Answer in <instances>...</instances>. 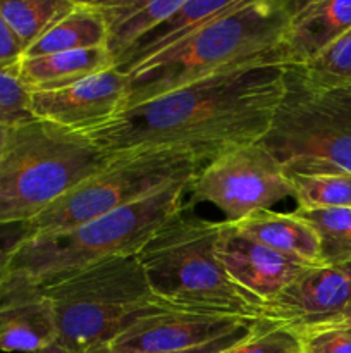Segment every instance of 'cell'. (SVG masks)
Listing matches in <instances>:
<instances>
[{
    "instance_id": "1",
    "label": "cell",
    "mask_w": 351,
    "mask_h": 353,
    "mask_svg": "<svg viewBox=\"0 0 351 353\" xmlns=\"http://www.w3.org/2000/svg\"><path fill=\"white\" fill-rule=\"evenodd\" d=\"M284 92V68L224 72L124 110L85 134L109 155L179 150L203 165L267 134Z\"/></svg>"
},
{
    "instance_id": "2",
    "label": "cell",
    "mask_w": 351,
    "mask_h": 353,
    "mask_svg": "<svg viewBox=\"0 0 351 353\" xmlns=\"http://www.w3.org/2000/svg\"><path fill=\"white\" fill-rule=\"evenodd\" d=\"M296 2L246 0L171 50L127 72L124 110L191 83L257 65H281L279 43Z\"/></svg>"
},
{
    "instance_id": "3",
    "label": "cell",
    "mask_w": 351,
    "mask_h": 353,
    "mask_svg": "<svg viewBox=\"0 0 351 353\" xmlns=\"http://www.w3.org/2000/svg\"><path fill=\"white\" fill-rule=\"evenodd\" d=\"M222 221L186 216L162 226L136 255L157 299L182 312L262 319V303L226 274L217 259Z\"/></svg>"
},
{
    "instance_id": "4",
    "label": "cell",
    "mask_w": 351,
    "mask_h": 353,
    "mask_svg": "<svg viewBox=\"0 0 351 353\" xmlns=\"http://www.w3.org/2000/svg\"><path fill=\"white\" fill-rule=\"evenodd\" d=\"M191 181L174 183L72 230L30 236L16 250L7 274L45 286L105 259L134 257L162 226L184 210Z\"/></svg>"
},
{
    "instance_id": "5",
    "label": "cell",
    "mask_w": 351,
    "mask_h": 353,
    "mask_svg": "<svg viewBox=\"0 0 351 353\" xmlns=\"http://www.w3.org/2000/svg\"><path fill=\"white\" fill-rule=\"evenodd\" d=\"M57 324V341L74 353L107 347L140 321L171 312L151 292L134 257H110L41 286Z\"/></svg>"
},
{
    "instance_id": "6",
    "label": "cell",
    "mask_w": 351,
    "mask_h": 353,
    "mask_svg": "<svg viewBox=\"0 0 351 353\" xmlns=\"http://www.w3.org/2000/svg\"><path fill=\"white\" fill-rule=\"evenodd\" d=\"M112 159L83 133L43 121L16 126L0 161V223H31Z\"/></svg>"
},
{
    "instance_id": "7",
    "label": "cell",
    "mask_w": 351,
    "mask_h": 353,
    "mask_svg": "<svg viewBox=\"0 0 351 353\" xmlns=\"http://www.w3.org/2000/svg\"><path fill=\"white\" fill-rule=\"evenodd\" d=\"M260 143L288 172L351 174V83L323 88L284 68V92Z\"/></svg>"
},
{
    "instance_id": "8",
    "label": "cell",
    "mask_w": 351,
    "mask_h": 353,
    "mask_svg": "<svg viewBox=\"0 0 351 353\" xmlns=\"http://www.w3.org/2000/svg\"><path fill=\"white\" fill-rule=\"evenodd\" d=\"M203 168L179 150H143L112 161L31 221V236L62 233L147 199L167 186L193 179Z\"/></svg>"
},
{
    "instance_id": "9",
    "label": "cell",
    "mask_w": 351,
    "mask_h": 353,
    "mask_svg": "<svg viewBox=\"0 0 351 353\" xmlns=\"http://www.w3.org/2000/svg\"><path fill=\"white\" fill-rule=\"evenodd\" d=\"M189 210L196 203H212L224 223L236 224L286 199H292L288 171L260 143L243 145L203 165L188 188Z\"/></svg>"
},
{
    "instance_id": "10",
    "label": "cell",
    "mask_w": 351,
    "mask_h": 353,
    "mask_svg": "<svg viewBox=\"0 0 351 353\" xmlns=\"http://www.w3.org/2000/svg\"><path fill=\"white\" fill-rule=\"evenodd\" d=\"M351 307V264L317 265L303 271L262 309V321L291 330L322 326Z\"/></svg>"
},
{
    "instance_id": "11",
    "label": "cell",
    "mask_w": 351,
    "mask_h": 353,
    "mask_svg": "<svg viewBox=\"0 0 351 353\" xmlns=\"http://www.w3.org/2000/svg\"><path fill=\"white\" fill-rule=\"evenodd\" d=\"M126 92L127 76L114 68L65 88L33 92L31 112L36 121L86 133L123 112Z\"/></svg>"
},
{
    "instance_id": "12",
    "label": "cell",
    "mask_w": 351,
    "mask_h": 353,
    "mask_svg": "<svg viewBox=\"0 0 351 353\" xmlns=\"http://www.w3.org/2000/svg\"><path fill=\"white\" fill-rule=\"evenodd\" d=\"M257 321L260 319L171 310L140 321L107 348L112 353L184 352L219 340Z\"/></svg>"
},
{
    "instance_id": "13",
    "label": "cell",
    "mask_w": 351,
    "mask_h": 353,
    "mask_svg": "<svg viewBox=\"0 0 351 353\" xmlns=\"http://www.w3.org/2000/svg\"><path fill=\"white\" fill-rule=\"evenodd\" d=\"M217 259L234 285L257 299L262 309L308 269L243 236L224 221L217 243Z\"/></svg>"
},
{
    "instance_id": "14",
    "label": "cell",
    "mask_w": 351,
    "mask_h": 353,
    "mask_svg": "<svg viewBox=\"0 0 351 353\" xmlns=\"http://www.w3.org/2000/svg\"><path fill=\"white\" fill-rule=\"evenodd\" d=\"M54 341L57 324L41 286L6 274L0 286V352L34 353Z\"/></svg>"
},
{
    "instance_id": "15",
    "label": "cell",
    "mask_w": 351,
    "mask_h": 353,
    "mask_svg": "<svg viewBox=\"0 0 351 353\" xmlns=\"http://www.w3.org/2000/svg\"><path fill=\"white\" fill-rule=\"evenodd\" d=\"M348 30H351V0L296 3L279 43L282 68H305Z\"/></svg>"
},
{
    "instance_id": "16",
    "label": "cell",
    "mask_w": 351,
    "mask_h": 353,
    "mask_svg": "<svg viewBox=\"0 0 351 353\" xmlns=\"http://www.w3.org/2000/svg\"><path fill=\"white\" fill-rule=\"evenodd\" d=\"M246 0H182L179 9L165 17L143 40L134 45L117 64V71L127 72L148 59L178 47L188 40L200 28L206 26L217 17L241 7Z\"/></svg>"
},
{
    "instance_id": "17",
    "label": "cell",
    "mask_w": 351,
    "mask_h": 353,
    "mask_svg": "<svg viewBox=\"0 0 351 353\" xmlns=\"http://www.w3.org/2000/svg\"><path fill=\"white\" fill-rule=\"evenodd\" d=\"M237 233L306 268L322 265L320 241L308 223L295 212L260 210L236 224Z\"/></svg>"
},
{
    "instance_id": "18",
    "label": "cell",
    "mask_w": 351,
    "mask_h": 353,
    "mask_svg": "<svg viewBox=\"0 0 351 353\" xmlns=\"http://www.w3.org/2000/svg\"><path fill=\"white\" fill-rule=\"evenodd\" d=\"M105 26V48L117 64L182 0H102L93 2Z\"/></svg>"
},
{
    "instance_id": "19",
    "label": "cell",
    "mask_w": 351,
    "mask_h": 353,
    "mask_svg": "<svg viewBox=\"0 0 351 353\" xmlns=\"http://www.w3.org/2000/svg\"><path fill=\"white\" fill-rule=\"evenodd\" d=\"M116 68L107 48L21 57L19 74L31 93L61 90Z\"/></svg>"
},
{
    "instance_id": "20",
    "label": "cell",
    "mask_w": 351,
    "mask_h": 353,
    "mask_svg": "<svg viewBox=\"0 0 351 353\" xmlns=\"http://www.w3.org/2000/svg\"><path fill=\"white\" fill-rule=\"evenodd\" d=\"M105 48V26L92 2H76L74 9L58 19L24 50L23 57L61 54V52Z\"/></svg>"
},
{
    "instance_id": "21",
    "label": "cell",
    "mask_w": 351,
    "mask_h": 353,
    "mask_svg": "<svg viewBox=\"0 0 351 353\" xmlns=\"http://www.w3.org/2000/svg\"><path fill=\"white\" fill-rule=\"evenodd\" d=\"M78 0H0V14L24 50L74 9Z\"/></svg>"
},
{
    "instance_id": "22",
    "label": "cell",
    "mask_w": 351,
    "mask_h": 353,
    "mask_svg": "<svg viewBox=\"0 0 351 353\" xmlns=\"http://www.w3.org/2000/svg\"><path fill=\"white\" fill-rule=\"evenodd\" d=\"M292 212L319 236L322 265L351 264V207L295 209Z\"/></svg>"
},
{
    "instance_id": "23",
    "label": "cell",
    "mask_w": 351,
    "mask_h": 353,
    "mask_svg": "<svg viewBox=\"0 0 351 353\" xmlns=\"http://www.w3.org/2000/svg\"><path fill=\"white\" fill-rule=\"evenodd\" d=\"M296 209L351 207V174L344 172H288Z\"/></svg>"
},
{
    "instance_id": "24",
    "label": "cell",
    "mask_w": 351,
    "mask_h": 353,
    "mask_svg": "<svg viewBox=\"0 0 351 353\" xmlns=\"http://www.w3.org/2000/svg\"><path fill=\"white\" fill-rule=\"evenodd\" d=\"M31 92L19 74V59L0 62V126H23L33 123Z\"/></svg>"
},
{
    "instance_id": "25",
    "label": "cell",
    "mask_w": 351,
    "mask_h": 353,
    "mask_svg": "<svg viewBox=\"0 0 351 353\" xmlns=\"http://www.w3.org/2000/svg\"><path fill=\"white\" fill-rule=\"evenodd\" d=\"M310 83L317 86H341L351 83V30L334 41L322 55L299 68Z\"/></svg>"
},
{
    "instance_id": "26",
    "label": "cell",
    "mask_w": 351,
    "mask_h": 353,
    "mask_svg": "<svg viewBox=\"0 0 351 353\" xmlns=\"http://www.w3.org/2000/svg\"><path fill=\"white\" fill-rule=\"evenodd\" d=\"M224 353H301V343L291 327L260 319L243 341Z\"/></svg>"
},
{
    "instance_id": "27",
    "label": "cell",
    "mask_w": 351,
    "mask_h": 353,
    "mask_svg": "<svg viewBox=\"0 0 351 353\" xmlns=\"http://www.w3.org/2000/svg\"><path fill=\"white\" fill-rule=\"evenodd\" d=\"M299 338L301 353H351V330L339 324L292 330Z\"/></svg>"
},
{
    "instance_id": "28",
    "label": "cell",
    "mask_w": 351,
    "mask_h": 353,
    "mask_svg": "<svg viewBox=\"0 0 351 353\" xmlns=\"http://www.w3.org/2000/svg\"><path fill=\"white\" fill-rule=\"evenodd\" d=\"M30 236V223H0V286H2L14 254Z\"/></svg>"
},
{
    "instance_id": "29",
    "label": "cell",
    "mask_w": 351,
    "mask_h": 353,
    "mask_svg": "<svg viewBox=\"0 0 351 353\" xmlns=\"http://www.w3.org/2000/svg\"><path fill=\"white\" fill-rule=\"evenodd\" d=\"M257 323L250 324V326L241 327V330L233 331V333L226 334V336L219 338V340H215V341H210V343H206V345H202V347H196V348H191V350H184V352H171V353H224V352L229 350V348H233L234 345L240 343V341H243L244 338H246L248 334L253 331V327L257 326ZM88 353H112V352H110L107 347H102V348H96V350H92Z\"/></svg>"
},
{
    "instance_id": "30",
    "label": "cell",
    "mask_w": 351,
    "mask_h": 353,
    "mask_svg": "<svg viewBox=\"0 0 351 353\" xmlns=\"http://www.w3.org/2000/svg\"><path fill=\"white\" fill-rule=\"evenodd\" d=\"M23 43L17 40L14 31L10 30L9 24L6 23V19L0 14V62L17 61V59L23 57Z\"/></svg>"
},
{
    "instance_id": "31",
    "label": "cell",
    "mask_w": 351,
    "mask_h": 353,
    "mask_svg": "<svg viewBox=\"0 0 351 353\" xmlns=\"http://www.w3.org/2000/svg\"><path fill=\"white\" fill-rule=\"evenodd\" d=\"M14 128L10 126H0V161H2L3 154L7 150V145L10 141V134H12Z\"/></svg>"
},
{
    "instance_id": "32",
    "label": "cell",
    "mask_w": 351,
    "mask_h": 353,
    "mask_svg": "<svg viewBox=\"0 0 351 353\" xmlns=\"http://www.w3.org/2000/svg\"><path fill=\"white\" fill-rule=\"evenodd\" d=\"M34 353H74V352H71V350H67V348H65V347H62V345L58 343V341H54V343H52V345H48V347L41 348V350H38V352H34Z\"/></svg>"
},
{
    "instance_id": "33",
    "label": "cell",
    "mask_w": 351,
    "mask_h": 353,
    "mask_svg": "<svg viewBox=\"0 0 351 353\" xmlns=\"http://www.w3.org/2000/svg\"><path fill=\"white\" fill-rule=\"evenodd\" d=\"M329 324H339V326H344L348 327V330H351V307L339 317V319H336L334 323H329Z\"/></svg>"
}]
</instances>
